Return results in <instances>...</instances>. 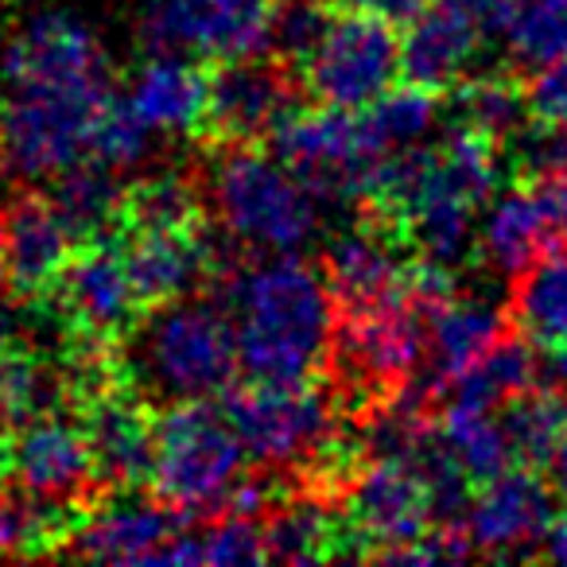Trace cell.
Masks as SVG:
<instances>
[{
    "mask_svg": "<svg viewBox=\"0 0 567 567\" xmlns=\"http://www.w3.org/2000/svg\"><path fill=\"white\" fill-rule=\"evenodd\" d=\"M548 474H551V489H556V497L567 505V432H564V440L556 443V451H551Z\"/></svg>",
    "mask_w": 567,
    "mask_h": 567,
    "instance_id": "cell-42",
    "label": "cell"
},
{
    "mask_svg": "<svg viewBox=\"0 0 567 567\" xmlns=\"http://www.w3.org/2000/svg\"><path fill=\"white\" fill-rule=\"evenodd\" d=\"M245 455L265 466H296L334 447V409L316 381H249L221 393Z\"/></svg>",
    "mask_w": 567,
    "mask_h": 567,
    "instance_id": "cell-8",
    "label": "cell"
},
{
    "mask_svg": "<svg viewBox=\"0 0 567 567\" xmlns=\"http://www.w3.org/2000/svg\"><path fill=\"white\" fill-rule=\"evenodd\" d=\"M121 97L156 136L198 133L210 102V74L198 66V59L152 51Z\"/></svg>",
    "mask_w": 567,
    "mask_h": 567,
    "instance_id": "cell-22",
    "label": "cell"
},
{
    "mask_svg": "<svg viewBox=\"0 0 567 567\" xmlns=\"http://www.w3.org/2000/svg\"><path fill=\"white\" fill-rule=\"evenodd\" d=\"M125 260L144 311L183 300L214 272L218 249L198 226L125 229Z\"/></svg>",
    "mask_w": 567,
    "mask_h": 567,
    "instance_id": "cell-21",
    "label": "cell"
},
{
    "mask_svg": "<svg viewBox=\"0 0 567 567\" xmlns=\"http://www.w3.org/2000/svg\"><path fill=\"white\" fill-rule=\"evenodd\" d=\"M505 334V316L497 303L478 296H447L440 308L427 311V347L420 370L404 381V404L424 412L432 401L451 393L458 378L471 365L489 354Z\"/></svg>",
    "mask_w": 567,
    "mask_h": 567,
    "instance_id": "cell-13",
    "label": "cell"
},
{
    "mask_svg": "<svg viewBox=\"0 0 567 567\" xmlns=\"http://www.w3.org/2000/svg\"><path fill=\"white\" fill-rule=\"evenodd\" d=\"M265 559V536L252 517L218 513L203 528H179L172 544L159 551L156 564H187V567H241Z\"/></svg>",
    "mask_w": 567,
    "mask_h": 567,
    "instance_id": "cell-28",
    "label": "cell"
},
{
    "mask_svg": "<svg viewBox=\"0 0 567 567\" xmlns=\"http://www.w3.org/2000/svg\"><path fill=\"white\" fill-rule=\"evenodd\" d=\"M276 12V0H144L141 35L148 51L234 63L272 48Z\"/></svg>",
    "mask_w": 567,
    "mask_h": 567,
    "instance_id": "cell-9",
    "label": "cell"
},
{
    "mask_svg": "<svg viewBox=\"0 0 567 567\" xmlns=\"http://www.w3.org/2000/svg\"><path fill=\"white\" fill-rule=\"evenodd\" d=\"M509 156L520 175H564L567 172V128L528 117L509 136Z\"/></svg>",
    "mask_w": 567,
    "mask_h": 567,
    "instance_id": "cell-38",
    "label": "cell"
},
{
    "mask_svg": "<svg viewBox=\"0 0 567 567\" xmlns=\"http://www.w3.org/2000/svg\"><path fill=\"white\" fill-rule=\"evenodd\" d=\"M509 4H513V0H478V9H482V17H486L489 35L502 32V20H505V12H509Z\"/></svg>",
    "mask_w": 567,
    "mask_h": 567,
    "instance_id": "cell-43",
    "label": "cell"
},
{
    "mask_svg": "<svg viewBox=\"0 0 567 567\" xmlns=\"http://www.w3.org/2000/svg\"><path fill=\"white\" fill-rule=\"evenodd\" d=\"M55 381L24 350L0 347V420L9 427H20L24 420L43 416L55 409Z\"/></svg>",
    "mask_w": 567,
    "mask_h": 567,
    "instance_id": "cell-36",
    "label": "cell"
},
{
    "mask_svg": "<svg viewBox=\"0 0 567 567\" xmlns=\"http://www.w3.org/2000/svg\"><path fill=\"white\" fill-rule=\"evenodd\" d=\"M339 347L342 358H347V370L358 381L378 389L404 385L424 362L427 311L409 296V284H401L396 296L362 303V308H347Z\"/></svg>",
    "mask_w": 567,
    "mask_h": 567,
    "instance_id": "cell-12",
    "label": "cell"
},
{
    "mask_svg": "<svg viewBox=\"0 0 567 567\" xmlns=\"http://www.w3.org/2000/svg\"><path fill=\"white\" fill-rule=\"evenodd\" d=\"M245 447L226 412L210 401L167 404L152 427V489L183 517L226 513L245 478Z\"/></svg>",
    "mask_w": 567,
    "mask_h": 567,
    "instance_id": "cell-5",
    "label": "cell"
},
{
    "mask_svg": "<svg viewBox=\"0 0 567 567\" xmlns=\"http://www.w3.org/2000/svg\"><path fill=\"white\" fill-rule=\"evenodd\" d=\"M354 4L365 12H378V17L393 20V24H404V20H409L424 0H354Z\"/></svg>",
    "mask_w": 567,
    "mask_h": 567,
    "instance_id": "cell-41",
    "label": "cell"
},
{
    "mask_svg": "<svg viewBox=\"0 0 567 567\" xmlns=\"http://www.w3.org/2000/svg\"><path fill=\"white\" fill-rule=\"evenodd\" d=\"M183 520L187 517L159 497L121 489L113 502H105L66 533V551L102 564H156L159 551L179 536Z\"/></svg>",
    "mask_w": 567,
    "mask_h": 567,
    "instance_id": "cell-19",
    "label": "cell"
},
{
    "mask_svg": "<svg viewBox=\"0 0 567 567\" xmlns=\"http://www.w3.org/2000/svg\"><path fill=\"white\" fill-rule=\"evenodd\" d=\"M303 94L316 105L365 110L401 79V35L396 24L365 9H334L319 24L311 48L296 59Z\"/></svg>",
    "mask_w": 567,
    "mask_h": 567,
    "instance_id": "cell-6",
    "label": "cell"
},
{
    "mask_svg": "<svg viewBox=\"0 0 567 567\" xmlns=\"http://www.w3.org/2000/svg\"><path fill=\"white\" fill-rule=\"evenodd\" d=\"M156 141H159V136L152 133V128L144 125L133 110H128L125 97L113 94L110 105L102 110V117H97L86 156L102 159V164L113 167V172H128V167L144 164V159L152 156Z\"/></svg>",
    "mask_w": 567,
    "mask_h": 567,
    "instance_id": "cell-37",
    "label": "cell"
},
{
    "mask_svg": "<svg viewBox=\"0 0 567 567\" xmlns=\"http://www.w3.org/2000/svg\"><path fill=\"white\" fill-rule=\"evenodd\" d=\"M74 252L79 237L59 218L51 198H20L12 210H4L0 280L17 296H43L59 288Z\"/></svg>",
    "mask_w": 567,
    "mask_h": 567,
    "instance_id": "cell-20",
    "label": "cell"
},
{
    "mask_svg": "<svg viewBox=\"0 0 567 567\" xmlns=\"http://www.w3.org/2000/svg\"><path fill=\"white\" fill-rule=\"evenodd\" d=\"M292 82L276 66L252 59L221 63V71L210 79V102H206L203 133H210L221 144H257L276 133L288 113L296 110Z\"/></svg>",
    "mask_w": 567,
    "mask_h": 567,
    "instance_id": "cell-18",
    "label": "cell"
},
{
    "mask_svg": "<svg viewBox=\"0 0 567 567\" xmlns=\"http://www.w3.org/2000/svg\"><path fill=\"white\" fill-rule=\"evenodd\" d=\"M497 412H502L505 440H509L517 466H548L551 451L567 432V393L533 385L505 401Z\"/></svg>",
    "mask_w": 567,
    "mask_h": 567,
    "instance_id": "cell-29",
    "label": "cell"
},
{
    "mask_svg": "<svg viewBox=\"0 0 567 567\" xmlns=\"http://www.w3.org/2000/svg\"><path fill=\"white\" fill-rule=\"evenodd\" d=\"M121 172L105 167L102 159L82 156L79 164H71L63 175L51 179V206L59 210V218L71 226V234L82 241L105 237V229L113 221H121V198L125 187L117 179Z\"/></svg>",
    "mask_w": 567,
    "mask_h": 567,
    "instance_id": "cell-25",
    "label": "cell"
},
{
    "mask_svg": "<svg viewBox=\"0 0 567 567\" xmlns=\"http://www.w3.org/2000/svg\"><path fill=\"white\" fill-rule=\"evenodd\" d=\"M533 385H536V350H528V342L502 334L489 347V354L451 385L447 396L455 404H474V409H502L505 401H513V396H520Z\"/></svg>",
    "mask_w": 567,
    "mask_h": 567,
    "instance_id": "cell-30",
    "label": "cell"
},
{
    "mask_svg": "<svg viewBox=\"0 0 567 567\" xmlns=\"http://www.w3.org/2000/svg\"><path fill=\"white\" fill-rule=\"evenodd\" d=\"M404 268L389 241L385 226L342 229L323 257V276L342 308H362L385 296H396L404 284Z\"/></svg>",
    "mask_w": 567,
    "mask_h": 567,
    "instance_id": "cell-24",
    "label": "cell"
},
{
    "mask_svg": "<svg viewBox=\"0 0 567 567\" xmlns=\"http://www.w3.org/2000/svg\"><path fill=\"white\" fill-rule=\"evenodd\" d=\"M420 451L412 458H393V455L370 458L362 466V474L354 478V489H350V520H354V536L365 540L362 556L420 540L424 533L440 528L435 525L432 486H427V471L420 463Z\"/></svg>",
    "mask_w": 567,
    "mask_h": 567,
    "instance_id": "cell-11",
    "label": "cell"
},
{
    "mask_svg": "<svg viewBox=\"0 0 567 567\" xmlns=\"http://www.w3.org/2000/svg\"><path fill=\"white\" fill-rule=\"evenodd\" d=\"M536 556L567 564V517H551V525L544 528L540 544H536Z\"/></svg>",
    "mask_w": 567,
    "mask_h": 567,
    "instance_id": "cell-40",
    "label": "cell"
},
{
    "mask_svg": "<svg viewBox=\"0 0 567 567\" xmlns=\"http://www.w3.org/2000/svg\"><path fill=\"white\" fill-rule=\"evenodd\" d=\"M489 40L478 0H424L401 35V74L432 90L458 86Z\"/></svg>",
    "mask_w": 567,
    "mask_h": 567,
    "instance_id": "cell-15",
    "label": "cell"
},
{
    "mask_svg": "<svg viewBox=\"0 0 567 567\" xmlns=\"http://www.w3.org/2000/svg\"><path fill=\"white\" fill-rule=\"evenodd\" d=\"M94 478L113 489H136L152 474V427L156 420L125 393H97L82 412Z\"/></svg>",
    "mask_w": 567,
    "mask_h": 567,
    "instance_id": "cell-23",
    "label": "cell"
},
{
    "mask_svg": "<svg viewBox=\"0 0 567 567\" xmlns=\"http://www.w3.org/2000/svg\"><path fill=\"white\" fill-rule=\"evenodd\" d=\"M59 296H63L66 319L94 342L125 339L144 311L133 276H128L125 241H113V237H94L79 245L59 280Z\"/></svg>",
    "mask_w": 567,
    "mask_h": 567,
    "instance_id": "cell-14",
    "label": "cell"
},
{
    "mask_svg": "<svg viewBox=\"0 0 567 567\" xmlns=\"http://www.w3.org/2000/svg\"><path fill=\"white\" fill-rule=\"evenodd\" d=\"M210 198L226 234L237 245L276 257L300 252L319 234V203L280 156L234 144L210 172Z\"/></svg>",
    "mask_w": 567,
    "mask_h": 567,
    "instance_id": "cell-4",
    "label": "cell"
},
{
    "mask_svg": "<svg viewBox=\"0 0 567 567\" xmlns=\"http://www.w3.org/2000/svg\"><path fill=\"white\" fill-rule=\"evenodd\" d=\"M435 432H440V443L447 447V455L463 466V474L474 486H482V482L497 478V474H505L509 466H517L509 440H505L502 412L497 409H474V404L447 401Z\"/></svg>",
    "mask_w": 567,
    "mask_h": 567,
    "instance_id": "cell-26",
    "label": "cell"
},
{
    "mask_svg": "<svg viewBox=\"0 0 567 567\" xmlns=\"http://www.w3.org/2000/svg\"><path fill=\"white\" fill-rule=\"evenodd\" d=\"M0 59H4V43H0Z\"/></svg>",
    "mask_w": 567,
    "mask_h": 567,
    "instance_id": "cell-46",
    "label": "cell"
},
{
    "mask_svg": "<svg viewBox=\"0 0 567 567\" xmlns=\"http://www.w3.org/2000/svg\"><path fill=\"white\" fill-rule=\"evenodd\" d=\"M513 316L533 347H567V249L548 252L520 272Z\"/></svg>",
    "mask_w": 567,
    "mask_h": 567,
    "instance_id": "cell-27",
    "label": "cell"
},
{
    "mask_svg": "<svg viewBox=\"0 0 567 567\" xmlns=\"http://www.w3.org/2000/svg\"><path fill=\"white\" fill-rule=\"evenodd\" d=\"M556 489L544 486L528 466H509L497 478L482 482L466 509V540L486 556H520L540 544L544 528L556 517Z\"/></svg>",
    "mask_w": 567,
    "mask_h": 567,
    "instance_id": "cell-16",
    "label": "cell"
},
{
    "mask_svg": "<svg viewBox=\"0 0 567 567\" xmlns=\"http://www.w3.org/2000/svg\"><path fill=\"white\" fill-rule=\"evenodd\" d=\"M9 474H12V432H9V424L0 420V486H4Z\"/></svg>",
    "mask_w": 567,
    "mask_h": 567,
    "instance_id": "cell-44",
    "label": "cell"
},
{
    "mask_svg": "<svg viewBox=\"0 0 567 567\" xmlns=\"http://www.w3.org/2000/svg\"><path fill=\"white\" fill-rule=\"evenodd\" d=\"M455 113L458 125H471L494 141H505L528 121V102L525 90L505 74H474V79L458 82Z\"/></svg>",
    "mask_w": 567,
    "mask_h": 567,
    "instance_id": "cell-35",
    "label": "cell"
},
{
    "mask_svg": "<svg viewBox=\"0 0 567 567\" xmlns=\"http://www.w3.org/2000/svg\"><path fill=\"white\" fill-rule=\"evenodd\" d=\"M128 331V370L148 396L167 404L214 401L234 385L237 342L226 308L214 300H172Z\"/></svg>",
    "mask_w": 567,
    "mask_h": 567,
    "instance_id": "cell-3",
    "label": "cell"
},
{
    "mask_svg": "<svg viewBox=\"0 0 567 567\" xmlns=\"http://www.w3.org/2000/svg\"><path fill=\"white\" fill-rule=\"evenodd\" d=\"M113 97L110 55L71 12H40L4 43L0 59V172L51 183L90 152Z\"/></svg>",
    "mask_w": 567,
    "mask_h": 567,
    "instance_id": "cell-1",
    "label": "cell"
},
{
    "mask_svg": "<svg viewBox=\"0 0 567 567\" xmlns=\"http://www.w3.org/2000/svg\"><path fill=\"white\" fill-rule=\"evenodd\" d=\"M237 362L249 381H311L334 342V292L296 252H276L229 276Z\"/></svg>",
    "mask_w": 567,
    "mask_h": 567,
    "instance_id": "cell-2",
    "label": "cell"
},
{
    "mask_svg": "<svg viewBox=\"0 0 567 567\" xmlns=\"http://www.w3.org/2000/svg\"><path fill=\"white\" fill-rule=\"evenodd\" d=\"M525 102H528V117H540L567 128V55H559L556 63L540 66L533 74V82L525 90Z\"/></svg>",
    "mask_w": 567,
    "mask_h": 567,
    "instance_id": "cell-39",
    "label": "cell"
},
{
    "mask_svg": "<svg viewBox=\"0 0 567 567\" xmlns=\"http://www.w3.org/2000/svg\"><path fill=\"white\" fill-rule=\"evenodd\" d=\"M260 536H265V559H280V564H311V559L339 556L334 528L316 502L280 505L260 528Z\"/></svg>",
    "mask_w": 567,
    "mask_h": 567,
    "instance_id": "cell-34",
    "label": "cell"
},
{
    "mask_svg": "<svg viewBox=\"0 0 567 567\" xmlns=\"http://www.w3.org/2000/svg\"><path fill=\"white\" fill-rule=\"evenodd\" d=\"M268 141L276 156L300 175L303 187L331 206L365 203L373 172L385 159L365 113L339 105L292 110Z\"/></svg>",
    "mask_w": 567,
    "mask_h": 567,
    "instance_id": "cell-7",
    "label": "cell"
},
{
    "mask_svg": "<svg viewBox=\"0 0 567 567\" xmlns=\"http://www.w3.org/2000/svg\"><path fill=\"white\" fill-rule=\"evenodd\" d=\"M365 121H370L373 141L381 144V152H401L427 144V136L440 125V90L420 86V82H404V86H389L378 102L365 105Z\"/></svg>",
    "mask_w": 567,
    "mask_h": 567,
    "instance_id": "cell-31",
    "label": "cell"
},
{
    "mask_svg": "<svg viewBox=\"0 0 567 567\" xmlns=\"http://www.w3.org/2000/svg\"><path fill=\"white\" fill-rule=\"evenodd\" d=\"M198 190L190 187L183 175H152L133 187H125L121 198V221L125 229H179V226H198Z\"/></svg>",
    "mask_w": 567,
    "mask_h": 567,
    "instance_id": "cell-33",
    "label": "cell"
},
{
    "mask_svg": "<svg viewBox=\"0 0 567 567\" xmlns=\"http://www.w3.org/2000/svg\"><path fill=\"white\" fill-rule=\"evenodd\" d=\"M478 249L502 276H520L540 257L567 249V172L525 175V183L489 198Z\"/></svg>",
    "mask_w": 567,
    "mask_h": 567,
    "instance_id": "cell-10",
    "label": "cell"
},
{
    "mask_svg": "<svg viewBox=\"0 0 567 567\" xmlns=\"http://www.w3.org/2000/svg\"><path fill=\"white\" fill-rule=\"evenodd\" d=\"M497 40L525 71L556 63L567 55V0H513Z\"/></svg>",
    "mask_w": 567,
    "mask_h": 567,
    "instance_id": "cell-32",
    "label": "cell"
},
{
    "mask_svg": "<svg viewBox=\"0 0 567 567\" xmlns=\"http://www.w3.org/2000/svg\"><path fill=\"white\" fill-rule=\"evenodd\" d=\"M12 478L40 502L71 505L94 482V455L82 420L55 409L24 420L12 435Z\"/></svg>",
    "mask_w": 567,
    "mask_h": 567,
    "instance_id": "cell-17",
    "label": "cell"
},
{
    "mask_svg": "<svg viewBox=\"0 0 567 567\" xmlns=\"http://www.w3.org/2000/svg\"><path fill=\"white\" fill-rule=\"evenodd\" d=\"M0 252H4V210H0Z\"/></svg>",
    "mask_w": 567,
    "mask_h": 567,
    "instance_id": "cell-45",
    "label": "cell"
}]
</instances>
